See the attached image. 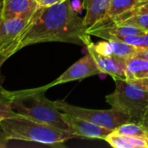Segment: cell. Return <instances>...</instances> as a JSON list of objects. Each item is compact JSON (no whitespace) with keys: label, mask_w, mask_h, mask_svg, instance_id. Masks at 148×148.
<instances>
[{"label":"cell","mask_w":148,"mask_h":148,"mask_svg":"<svg viewBox=\"0 0 148 148\" xmlns=\"http://www.w3.org/2000/svg\"><path fill=\"white\" fill-rule=\"evenodd\" d=\"M71 0L49 7L39 6L27 28L11 47L9 57L23 47L40 42H62L86 46L91 40Z\"/></svg>","instance_id":"1"},{"label":"cell","mask_w":148,"mask_h":148,"mask_svg":"<svg viewBox=\"0 0 148 148\" xmlns=\"http://www.w3.org/2000/svg\"><path fill=\"white\" fill-rule=\"evenodd\" d=\"M47 89L49 88L46 85L18 91H7L1 88L0 118L14 113L72 134L64 113L57 108L56 101H51L45 97Z\"/></svg>","instance_id":"2"},{"label":"cell","mask_w":148,"mask_h":148,"mask_svg":"<svg viewBox=\"0 0 148 148\" xmlns=\"http://www.w3.org/2000/svg\"><path fill=\"white\" fill-rule=\"evenodd\" d=\"M0 127L2 142L15 140L56 147L76 137L54 126L14 113L0 118Z\"/></svg>","instance_id":"3"},{"label":"cell","mask_w":148,"mask_h":148,"mask_svg":"<svg viewBox=\"0 0 148 148\" xmlns=\"http://www.w3.org/2000/svg\"><path fill=\"white\" fill-rule=\"evenodd\" d=\"M114 91L106 96V101L131 116L133 122L140 123L148 108V91L125 80L114 79Z\"/></svg>","instance_id":"4"},{"label":"cell","mask_w":148,"mask_h":148,"mask_svg":"<svg viewBox=\"0 0 148 148\" xmlns=\"http://www.w3.org/2000/svg\"><path fill=\"white\" fill-rule=\"evenodd\" d=\"M56 104L58 109L67 114L88 121L114 131L121 125L132 121L130 115L114 107L110 109L100 110L73 106L63 101H56Z\"/></svg>","instance_id":"5"},{"label":"cell","mask_w":148,"mask_h":148,"mask_svg":"<svg viewBox=\"0 0 148 148\" xmlns=\"http://www.w3.org/2000/svg\"><path fill=\"white\" fill-rule=\"evenodd\" d=\"M36 10L27 12L16 18L9 19V20H0V59H1L0 64L1 65L4 62V61H6L9 58V52L11 47L29 25Z\"/></svg>","instance_id":"6"},{"label":"cell","mask_w":148,"mask_h":148,"mask_svg":"<svg viewBox=\"0 0 148 148\" xmlns=\"http://www.w3.org/2000/svg\"><path fill=\"white\" fill-rule=\"evenodd\" d=\"M99 73H101V71L94 57L89 52H88L87 55H85L82 58H81L76 62H75L57 79H56L54 82H50L49 84L46 85V87L49 88L58 84L84 79L88 76L97 75Z\"/></svg>","instance_id":"7"},{"label":"cell","mask_w":148,"mask_h":148,"mask_svg":"<svg viewBox=\"0 0 148 148\" xmlns=\"http://www.w3.org/2000/svg\"><path fill=\"white\" fill-rule=\"evenodd\" d=\"M86 48L88 49V52H89L94 57L101 73L111 75L114 78V80L120 79L127 81V75L124 63L125 61L116 56L104 55L99 52L96 49L95 43L91 40L86 44Z\"/></svg>","instance_id":"8"},{"label":"cell","mask_w":148,"mask_h":148,"mask_svg":"<svg viewBox=\"0 0 148 148\" xmlns=\"http://www.w3.org/2000/svg\"><path fill=\"white\" fill-rule=\"evenodd\" d=\"M65 120L71 128L72 134L76 137L89 139H105L113 132L112 129L99 126L88 121L77 118L64 113Z\"/></svg>","instance_id":"9"},{"label":"cell","mask_w":148,"mask_h":148,"mask_svg":"<svg viewBox=\"0 0 148 148\" xmlns=\"http://www.w3.org/2000/svg\"><path fill=\"white\" fill-rule=\"evenodd\" d=\"M87 33L104 40H120L121 38L130 35H144L146 31L134 26L121 25L108 22L89 28L87 30Z\"/></svg>","instance_id":"10"},{"label":"cell","mask_w":148,"mask_h":148,"mask_svg":"<svg viewBox=\"0 0 148 148\" xmlns=\"http://www.w3.org/2000/svg\"><path fill=\"white\" fill-rule=\"evenodd\" d=\"M96 49L108 56H116L123 61L135 56L140 47H136L119 40H107V42H100L95 44Z\"/></svg>","instance_id":"11"},{"label":"cell","mask_w":148,"mask_h":148,"mask_svg":"<svg viewBox=\"0 0 148 148\" xmlns=\"http://www.w3.org/2000/svg\"><path fill=\"white\" fill-rule=\"evenodd\" d=\"M39 6V3L34 0H3L0 20L18 17L27 12L36 10Z\"/></svg>","instance_id":"12"},{"label":"cell","mask_w":148,"mask_h":148,"mask_svg":"<svg viewBox=\"0 0 148 148\" xmlns=\"http://www.w3.org/2000/svg\"><path fill=\"white\" fill-rule=\"evenodd\" d=\"M112 0H83L86 15L83 23L87 30L104 19Z\"/></svg>","instance_id":"13"},{"label":"cell","mask_w":148,"mask_h":148,"mask_svg":"<svg viewBox=\"0 0 148 148\" xmlns=\"http://www.w3.org/2000/svg\"><path fill=\"white\" fill-rule=\"evenodd\" d=\"M124 63L128 82L148 78V60L139 56H132L126 59Z\"/></svg>","instance_id":"14"},{"label":"cell","mask_w":148,"mask_h":148,"mask_svg":"<svg viewBox=\"0 0 148 148\" xmlns=\"http://www.w3.org/2000/svg\"><path fill=\"white\" fill-rule=\"evenodd\" d=\"M105 140L114 148H148V139L128 136L113 132Z\"/></svg>","instance_id":"15"},{"label":"cell","mask_w":148,"mask_h":148,"mask_svg":"<svg viewBox=\"0 0 148 148\" xmlns=\"http://www.w3.org/2000/svg\"><path fill=\"white\" fill-rule=\"evenodd\" d=\"M139 3H140V1H138V0H112L104 19L101 20V22L97 23L95 25H98V24L106 23L118 16L122 15L123 13H125V12L128 11L129 10H131L132 8H134Z\"/></svg>","instance_id":"16"},{"label":"cell","mask_w":148,"mask_h":148,"mask_svg":"<svg viewBox=\"0 0 148 148\" xmlns=\"http://www.w3.org/2000/svg\"><path fill=\"white\" fill-rule=\"evenodd\" d=\"M108 22L114 23L116 24L121 25H128L139 28L146 32H148V13H142V14H134L125 17H114ZM106 22V23H108ZM102 24V23H101ZM100 25V24H98ZM93 27V26H92Z\"/></svg>","instance_id":"17"},{"label":"cell","mask_w":148,"mask_h":148,"mask_svg":"<svg viewBox=\"0 0 148 148\" xmlns=\"http://www.w3.org/2000/svg\"><path fill=\"white\" fill-rule=\"evenodd\" d=\"M115 132L128 136L148 139V130L141 123H137L133 121L127 122L121 125L115 130Z\"/></svg>","instance_id":"18"},{"label":"cell","mask_w":148,"mask_h":148,"mask_svg":"<svg viewBox=\"0 0 148 148\" xmlns=\"http://www.w3.org/2000/svg\"><path fill=\"white\" fill-rule=\"evenodd\" d=\"M142 13H148V0L147 1H142L140 2L137 5H135L134 8H132L131 10H129L128 11L123 13L121 16H118L119 17H125V16H128L131 15H134V14H142ZM117 17V16H116Z\"/></svg>","instance_id":"19"},{"label":"cell","mask_w":148,"mask_h":148,"mask_svg":"<svg viewBox=\"0 0 148 148\" xmlns=\"http://www.w3.org/2000/svg\"><path fill=\"white\" fill-rule=\"evenodd\" d=\"M131 83L134 84V86H136L139 88H141L143 90L148 91V78L139 80V81H134V82H133Z\"/></svg>","instance_id":"20"},{"label":"cell","mask_w":148,"mask_h":148,"mask_svg":"<svg viewBox=\"0 0 148 148\" xmlns=\"http://www.w3.org/2000/svg\"><path fill=\"white\" fill-rule=\"evenodd\" d=\"M65 0H40L39 1V5L42 6V7H49V6H52L54 4L62 3Z\"/></svg>","instance_id":"21"},{"label":"cell","mask_w":148,"mask_h":148,"mask_svg":"<svg viewBox=\"0 0 148 148\" xmlns=\"http://www.w3.org/2000/svg\"><path fill=\"white\" fill-rule=\"evenodd\" d=\"M135 56H139V57H142L148 60V48H144V47H140L138 53L136 54Z\"/></svg>","instance_id":"22"},{"label":"cell","mask_w":148,"mask_h":148,"mask_svg":"<svg viewBox=\"0 0 148 148\" xmlns=\"http://www.w3.org/2000/svg\"><path fill=\"white\" fill-rule=\"evenodd\" d=\"M72 6H73V8H74L77 12L81 11V9H82V8H84L83 3H81L80 0H74V1L72 2Z\"/></svg>","instance_id":"23"},{"label":"cell","mask_w":148,"mask_h":148,"mask_svg":"<svg viewBox=\"0 0 148 148\" xmlns=\"http://www.w3.org/2000/svg\"><path fill=\"white\" fill-rule=\"evenodd\" d=\"M140 123H141V124H142V125H143V126L148 130V108L147 110L146 111V113L144 114V116H143V118H142Z\"/></svg>","instance_id":"24"},{"label":"cell","mask_w":148,"mask_h":148,"mask_svg":"<svg viewBox=\"0 0 148 148\" xmlns=\"http://www.w3.org/2000/svg\"><path fill=\"white\" fill-rule=\"evenodd\" d=\"M144 48H148V32L144 35Z\"/></svg>","instance_id":"25"},{"label":"cell","mask_w":148,"mask_h":148,"mask_svg":"<svg viewBox=\"0 0 148 148\" xmlns=\"http://www.w3.org/2000/svg\"><path fill=\"white\" fill-rule=\"evenodd\" d=\"M138 1H140V2H142V1H147V0H138Z\"/></svg>","instance_id":"26"},{"label":"cell","mask_w":148,"mask_h":148,"mask_svg":"<svg viewBox=\"0 0 148 148\" xmlns=\"http://www.w3.org/2000/svg\"><path fill=\"white\" fill-rule=\"evenodd\" d=\"M34 1H36V2H37V3H39V1H40V0H34Z\"/></svg>","instance_id":"27"},{"label":"cell","mask_w":148,"mask_h":148,"mask_svg":"<svg viewBox=\"0 0 148 148\" xmlns=\"http://www.w3.org/2000/svg\"><path fill=\"white\" fill-rule=\"evenodd\" d=\"M2 2H3V0H1V3H2Z\"/></svg>","instance_id":"28"}]
</instances>
